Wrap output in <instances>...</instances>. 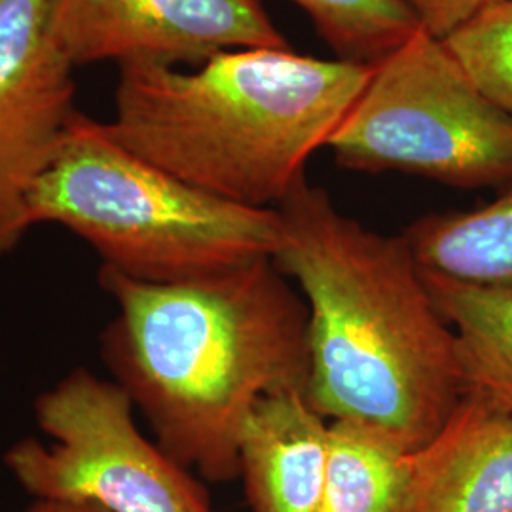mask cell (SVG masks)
Returning <instances> with one entry per match:
<instances>
[{"mask_svg":"<svg viewBox=\"0 0 512 512\" xmlns=\"http://www.w3.org/2000/svg\"><path fill=\"white\" fill-rule=\"evenodd\" d=\"M399 512H512V416L463 395L410 454Z\"/></svg>","mask_w":512,"mask_h":512,"instance_id":"9","label":"cell"},{"mask_svg":"<svg viewBox=\"0 0 512 512\" xmlns=\"http://www.w3.org/2000/svg\"><path fill=\"white\" fill-rule=\"evenodd\" d=\"M277 211L272 260L310 317L308 401L325 420L365 423L418 450L463 399V374L408 241L368 230L306 179Z\"/></svg>","mask_w":512,"mask_h":512,"instance_id":"2","label":"cell"},{"mask_svg":"<svg viewBox=\"0 0 512 512\" xmlns=\"http://www.w3.org/2000/svg\"><path fill=\"white\" fill-rule=\"evenodd\" d=\"M338 59L374 63L414 31L418 19L399 0H293Z\"/></svg>","mask_w":512,"mask_h":512,"instance_id":"14","label":"cell"},{"mask_svg":"<svg viewBox=\"0 0 512 512\" xmlns=\"http://www.w3.org/2000/svg\"><path fill=\"white\" fill-rule=\"evenodd\" d=\"M73 71L48 0H0V258L33 230L29 196L78 112Z\"/></svg>","mask_w":512,"mask_h":512,"instance_id":"8","label":"cell"},{"mask_svg":"<svg viewBox=\"0 0 512 512\" xmlns=\"http://www.w3.org/2000/svg\"><path fill=\"white\" fill-rule=\"evenodd\" d=\"M423 275L456 334L463 395L512 416V289Z\"/></svg>","mask_w":512,"mask_h":512,"instance_id":"11","label":"cell"},{"mask_svg":"<svg viewBox=\"0 0 512 512\" xmlns=\"http://www.w3.org/2000/svg\"><path fill=\"white\" fill-rule=\"evenodd\" d=\"M23 512H107L93 505L63 503V501H33Z\"/></svg>","mask_w":512,"mask_h":512,"instance_id":"17","label":"cell"},{"mask_svg":"<svg viewBox=\"0 0 512 512\" xmlns=\"http://www.w3.org/2000/svg\"><path fill=\"white\" fill-rule=\"evenodd\" d=\"M433 37L452 35L490 0H399Z\"/></svg>","mask_w":512,"mask_h":512,"instance_id":"16","label":"cell"},{"mask_svg":"<svg viewBox=\"0 0 512 512\" xmlns=\"http://www.w3.org/2000/svg\"><path fill=\"white\" fill-rule=\"evenodd\" d=\"M44 440L12 442L2 463L33 501L107 512H213L202 480L143 435L128 393L76 366L35 399Z\"/></svg>","mask_w":512,"mask_h":512,"instance_id":"6","label":"cell"},{"mask_svg":"<svg viewBox=\"0 0 512 512\" xmlns=\"http://www.w3.org/2000/svg\"><path fill=\"white\" fill-rule=\"evenodd\" d=\"M274 260L177 283L99 270L116 313L101 361L156 442L209 482L239 476V440L256 404L308 389L310 317Z\"/></svg>","mask_w":512,"mask_h":512,"instance_id":"1","label":"cell"},{"mask_svg":"<svg viewBox=\"0 0 512 512\" xmlns=\"http://www.w3.org/2000/svg\"><path fill=\"white\" fill-rule=\"evenodd\" d=\"M327 148L351 171H399L456 188L512 183L511 112L425 29L372 63Z\"/></svg>","mask_w":512,"mask_h":512,"instance_id":"5","label":"cell"},{"mask_svg":"<svg viewBox=\"0 0 512 512\" xmlns=\"http://www.w3.org/2000/svg\"><path fill=\"white\" fill-rule=\"evenodd\" d=\"M372 63L241 48L196 69L120 67L110 135L226 202L277 209L363 92Z\"/></svg>","mask_w":512,"mask_h":512,"instance_id":"3","label":"cell"},{"mask_svg":"<svg viewBox=\"0 0 512 512\" xmlns=\"http://www.w3.org/2000/svg\"><path fill=\"white\" fill-rule=\"evenodd\" d=\"M444 42L476 88L512 114V0H490Z\"/></svg>","mask_w":512,"mask_h":512,"instance_id":"15","label":"cell"},{"mask_svg":"<svg viewBox=\"0 0 512 512\" xmlns=\"http://www.w3.org/2000/svg\"><path fill=\"white\" fill-rule=\"evenodd\" d=\"M329 429L306 391L256 404L239 440V476L253 512H321Z\"/></svg>","mask_w":512,"mask_h":512,"instance_id":"10","label":"cell"},{"mask_svg":"<svg viewBox=\"0 0 512 512\" xmlns=\"http://www.w3.org/2000/svg\"><path fill=\"white\" fill-rule=\"evenodd\" d=\"M48 21L74 69L200 65L226 50L291 48L260 0H48Z\"/></svg>","mask_w":512,"mask_h":512,"instance_id":"7","label":"cell"},{"mask_svg":"<svg viewBox=\"0 0 512 512\" xmlns=\"http://www.w3.org/2000/svg\"><path fill=\"white\" fill-rule=\"evenodd\" d=\"M403 236L427 274L512 289V186L484 207L421 217Z\"/></svg>","mask_w":512,"mask_h":512,"instance_id":"12","label":"cell"},{"mask_svg":"<svg viewBox=\"0 0 512 512\" xmlns=\"http://www.w3.org/2000/svg\"><path fill=\"white\" fill-rule=\"evenodd\" d=\"M31 228L54 224L86 241L101 270L177 283L272 260L277 209L226 202L122 147L105 122L76 112L29 196Z\"/></svg>","mask_w":512,"mask_h":512,"instance_id":"4","label":"cell"},{"mask_svg":"<svg viewBox=\"0 0 512 512\" xmlns=\"http://www.w3.org/2000/svg\"><path fill=\"white\" fill-rule=\"evenodd\" d=\"M410 454L376 427L330 421L321 512L401 511Z\"/></svg>","mask_w":512,"mask_h":512,"instance_id":"13","label":"cell"}]
</instances>
